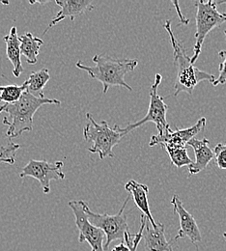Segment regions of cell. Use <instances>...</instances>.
Masks as SVG:
<instances>
[{
    "label": "cell",
    "mask_w": 226,
    "mask_h": 251,
    "mask_svg": "<svg viewBox=\"0 0 226 251\" xmlns=\"http://www.w3.org/2000/svg\"><path fill=\"white\" fill-rule=\"evenodd\" d=\"M27 82L26 80L22 85L12 84L6 86H0V102L5 104H11L20 100L24 92L26 91Z\"/></svg>",
    "instance_id": "obj_20"
},
{
    "label": "cell",
    "mask_w": 226,
    "mask_h": 251,
    "mask_svg": "<svg viewBox=\"0 0 226 251\" xmlns=\"http://www.w3.org/2000/svg\"><path fill=\"white\" fill-rule=\"evenodd\" d=\"M163 27L169 35L170 42L173 48L174 66L177 69V76L174 84V96L177 97L182 92L193 94L194 88L201 81H209L212 84L216 80L214 75L201 71L191 62V57L188 56L185 48L180 43L172 31L171 22L166 21Z\"/></svg>",
    "instance_id": "obj_2"
},
{
    "label": "cell",
    "mask_w": 226,
    "mask_h": 251,
    "mask_svg": "<svg viewBox=\"0 0 226 251\" xmlns=\"http://www.w3.org/2000/svg\"><path fill=\"white\" fill-rule=\"evenodd\" d=\"M50 79V72L48 69L43 68L38 72H32L29 75L28 79H26L27 82V88L26 91L29 94L32 95L36 98H45L44 94V87Z\"/></svg>",
    "instance_id": "obj_18"
},
{
    "label": "cell",
    "mask_w": 226,
    "mask_h": 251,
    "mask_svg": "<svg viewBox=\"0 0 226 251\" xmlns=\"http://www.w3.org/2000/svg\"><path fill=\"white\" fill-rule=\"evenodd\" d=\"M125 189L129 191L130 197H132L135 205L143 213L142 215L146 218L147 221L152 225L153 228H156L157 222L154 220L151 214L148 202V187L146 185L139 184L134 180H130L125 185Z\"/></svg>",
    "instance_id": "obj_15"
},
{
    "label": "cell",
    "mask_w": 226,
    "mask_h": 251,
    "mask_svg": "<svg viewBox=\"0 0 226 251\" xmlns=\"http://www.w3.org/2000/svg\"><path fill=\"white\" fill-rule=\"evenodd\" d=\"M219 55L223 59V61L220 64V75L219 77L216 78V80L214 81V86L226 83V50L220 51Z\"/></svg>",
    "instance_id": "obj_24"
},
{
    "label": "cell",
    "mask_w": 226,
    "mask_h": 251,
    "mask_svg": "<svg viewBox=\"0 0 226 251\" xmlns=\"http://www.w3.org/2000/svg\"><path fill=\"white\" fill-rule=\"evenodd\" d=\"M4 108H5V104H3V105H1V106H0V114L4 111Z\"/></svg>",
    "instance_id": "obj_27"
},
{
    "label": "cell",
    "mask_w": 226,
    "mask_h": 251,
    "mask_svg": "<svg viewBox=\"0 0 226 251\" xmlns=\"http://www.w3.org/2000/svg\"><path fill=\"white\" fill-rule=\"evenodd\" d=\"M129 199H130V195L126 198L120 211L114 216H110L105 213L104 214L94 213L89 209L88 204L82 200V208L88 220L94 226L100 229L105 235V244L103 246L104 251H106V250L109 248L110 244L114 241L120 240L121 242H124L125 235L129 232L128 222H127V216L124 215V210L128 205Z\"/></svg>",
    "instance_id": "obj_5"
},
{
    "label": "cell",
    "mask_w": 226,
    "mask_h": 251,
    "mask_svg": "<svg viewBox=\"0 0 226 251\" xmlns=\"http://www.w3.org/2000/svg\"><path fill=\"white\" fill-rule=\"evenodd\" d=\"M225 34H226V31H225Z\"/></svg>",
    "instance_id": "obj_29"
},
{
    "label": "cell",
    "mask_w": 226,
    "mask_h": 251,
    "mask_svg": "<svg viewBox=\"0 0 226 251\" xmlns=\"http://www.w3.org/2000/svg\"><path fill=\"white\" fill-rule=\"evenodd\" d=\"M171 204L173 206L174 214L178 215L180 221V228L175 241L179 239L188 238L194 245L197 246L202 241V236L199 230V227L196 223L194 217L186 210L183 205V202L178 197V195H173L171 199Z\"/></svg>",
    "instance_id": "obj_11"
},
{
    "label": "cell",
    "mask_w": 226,
    "mask_h": 251,
    "mask_svg": "<svg viewBox=\"0 0 226 251\" xmlns=\"http://www.w3.org/2000/svg\"><path fill=\"white\" fill-rule=\"evenodd\" d=\"M63 165V161L49 162L47 160L31 159L22 169L20 178H34L41 184L44 193L48 194L50 192V182L52 180H64L65 174L62 171Z\"/></svg>",
    "instance_id": "obj_8"
},
{
    "label": "cell",
    "mask_w": 226,
    "mask_h": 251,
    "mask_svg": "<svg viewBox=\"0 0 226 251\" xmlns=\"http://www.w3.org/2000/svg\"><path fill=\"white\" fill-rule=\"evenodd\" d=\"M56 99L36 98L27 91L24 92L20 100L11 104H5L6 116L3 118V125L7 126L6 136L10 139L20 136L25 131H32L33 117L36 111L46 104H60Z\"/></svg>",
    "instance_id": "obj_3"
},
{
    "label": "cell",
    "mask_w": 226,
    "mask_h": 251,
    "mask_svg": "<svg viewBox=\"0 0 226 251\" xmlns=\"http://www.w3.org/2000/svg\"><path fill=\"white\" fill-rule=\"evenodd\" d=\"M194 151L195 161L189 165L190 176L203 171L214 158V152L210 148V141L207 138L196 139L195 137L188 143Z\"/></svg>",
    "instance_id": "obj_13"
},
{
    "label": "cell",
    "mask_w": 226,
    "mask_h": 251,
    "mask_svg": "<svg viewBox=\"0 0 226 251\" xmlns=\"http://www.w3.org/2000/svg\"><path fill=\"white\" fill-rule=\"evenodd\" d=\"M161 146L167 152L172 164L178 168L191 165L194 162L189 156L186 147H178V146H172V145H166V144L161 145Z\"/></svg>",
    "instance_id": "obj_19"
},
{
    "label": "cell",
    "mask_w": 226,
    "mask_h": 251,
    "mask_svg": "<svg viewBox=\"0 0 226 251\" xmlns=\"http://www.w3.org/2000/svg\"><path fill=\"white\" fill-rule=\"evenodd\" d=\"M218 3L215 1H195L196 7V32L194 44V55L191 57V62L194 64L198 59L206 36L213 29L221 26L226 23V14H222L218 11Z\"/></svg>",
    "instance_id": "obj_6"
},
{
    "label": "cell",
    "mask_w": 226,
    "mask_h": 251,
    "mask_svg": "<svg viewBox=\"0 0 226 251\" xmlns=\"http://www.w3.org/2000/svg\"><path fill=\"white\" fill-rule=\"evenodd\" d=\"M165 227L158 222L157 227L153 228L152 225L146 221L142 238L145 243V250L147 251H174L171 243L167 242L165 238Z\"/></svg>",
    "instance_id": "obj_14"
},
{
    "label": "cell",
    "mask_w": 226,
    "mask_h": 251,
    "mask_svg": "<svg viewBox=\"0 0 226 251\" xmlns=\"http://www.w3.org/2000/svg\"><path fill=\"white\" fill-rule=\"evenodd\" d=\"M206 126V118H200L195 125L188 128H178L171 130L168 128L162 134L153 135L150 139L149 146L154 147L156 145H172L178 147H186L190 140L195 137L199 132L203 131Z\"/></svg>",
    "instance_id": "obj_10"
},
{
    "label": "cell",
    "mask_w": 226,
    "mask_h": 251,
    "mask_svg": "<svg viewBox=\"0 0 226 251\" xmlns=\"http://www.w3.org/2000/svg\"><path fill=\"white\" fill-rule=\"evenodd\" d=\"M68 205L75 215V225L79 231L78 242L80 244L84 242L88 243L93 251H104L103 242L105 235L88 220L82 208V200H73L70 201Z\"/></svg>",
    "instance_id": "obj_9"
},
{
    "label": "cell",
    "mask_w": 226,
    "mask_h": 251,
    "mask_svg": "<svg viewBox=\"0 0 226 251\" xmlns=\"http://www.w3.org/2000/svg\"><path fill=\"white\" fill-rule=\"evenodd\" d=\"M224 237H225V239H226V233H224Z\"/></svg>",
    "instance_id": "obj_28"
},
{
    "label": "cell",
    "mask_w": 226,
    "mask_h": 251,
    "mask_svg": "<svg viewBox=\"0 0 226 251\" xmlns=\"http://www.w3.org/2000/svg\"></svg>",
    "instance_id": "obj_30"
},
{
    "label": "cell",
    "mask_w": 226,
    "mask_h": 251,
    "mask_svg": "<svg viewBox=\"0 0 226 251\" xmlns=\"http://www.w3.org/2000/svg\"><path fill=\"white\" fill-rule=\"evenodd\" d=\"M55 3L61 8L57 13L56 17L49 25L48 28L44 31V35L47 34L52 26L56 25L65 19L69 18L71 21H74L76 17H79L85 14L88 11H91L95 8L93 1L91 0H57Z\"/></svg>",
    "instance_id": "obj_12"
},
{
    "label": "cell",
    "mask_w": 226,
    "mask_h": 251,
    "mask_svg": "<svg viewBox=\"0 0 226 251\" xmlns=\"http://www.w3.org/2000/svg\"><path fill=\"white\" fill-rule=\"evenodd\" d=\"M146 218L141 215L140 217V228H139V231L137 234L134 235V237L132 238V236L130 235V233H127L125 235V240L124 242H126V245L129 247L130 249V251H136L137 250V247L142 239V235H143V231H144V228H145V224H146Z\"/></svg>",
    "instance_id": "obj_22"
},
{
    "label": "cell",
    "mask_w": 226,
    "mask_h": 251,
    "mask_svg": "<svg viewBox=\"0 0 226 251\" xmlns=\"http://www.w3.org/2000/svg\"><path fill=\"white\" fill-rule=\"evenodd\" d=\"M88 124L83 128V137L86 141L92 142L88 151L98 154L100 159L105 157H114L113 148L121 141L123 137L120 131V126L115 124L110 127L106 121L98 123L91 113H86Z\"/></svg>",
    "instance_id": "obj_4"
},
{
    "label": "cell",
    "mask_w": 226,
    "mask_h": 251,
    "mask_svg": "<svg viewBox=\"0 0 226 251\" xmlns=\"http://www.w3.org/2000/svg\"><path fill=\"white\" fill-rule=\"evenodd\" d=\"M162 76L160 74H156L155 81L150 88V103L147 114L136 123L129 124L125 128L120 127V131L123 137L138 126H141L148 122L154 123L159 131V134H162L168 128H170L166 119V113L168 105L164 102L163 98L159 95V87L162 83Z\"/></svg>",
    "instance_id": "obj_7"
},
{
    "label": "cell",
    "mask_w": 226,
    "mask_h": 251,
    "mask_svg": "<svg viewBox=\"0 0 226 251\" xmlns=\"http://www.w3.org/2000/svg\"><path fill=\"white\" fill-rule=\"evenodd\" d=\"M111 251H130V249H129L127 245L124 244V242H121L120 245L114 247L113 250Z\"/></svg>",
    "instance_id": "obj_26"
},
{
    "label": "cell",
    "mask_w": 226,
    "mask_h": 251,
    "mask_svg": "<svg viewBox=\"0 0 226 251\" xmlns=\"http://www.w3.org/2000/svg\"><path fill=\"white\" fill-rule=\"evenodd\" d=\"M173 5L175 6V9H176V11H177V13H178V16H179V19H180V24H182V25H189L190 24V20H188V19H186L184 16H183V14H182V12H181V10H180V7H179V2L178 1H173Z\"/></svg>",
    "instance_id": "obj_25"
},
{
    "label": "cell",
    "mask_w": 226,
    "mask_h": 251,
    "mask_svg": "<svg viewBox=\"0 0 226 251\" xmlns=\"http://www.w3.org/2000/svg\"><path fill=\"white\" fill-rule=\"evenodd\" d=\"M92 61L95 64L94 66H86L81 61H77L75 66L85 71L91 78L100 81L102 84L104 94L112 86H122L132 91L131 86L125 81V75L137 67V59L113 58L109 55L95 54Z\"/></svg>",
    "instance_id": "obj_1"
},
{
    "label": "cell",
    "mask_w": 226,
    "mask_h": 251,
    "mask_svg": "<svg viewBox=\"0 0 226 251\" xmlns=\"http://www.w3.org/2000/svg\"><path fill=\"white\" fill-rule=\"evenodd\" d=\"M21 148L20 144L10 142L5 146L0 147V163L14 164L16 161L17 151Z\"/></svg>",
    "instance_id": "obj_21"
},
{
    "label": "cell",
    "mask_w": 226,
    "mask_h": 251,
    "mask_svg": "<svg viewBox=\"0 0 226 251\" xmlns=\"http://www.w3.org/2000/svg\"><path fill=\"white\" fill-rule=\"evenodd\" d=\"M6 43V55L9 61L13 65V75L15 77H20L24 72V66L21 60V49H20V40L17 32V27L13 26L8 35L4 38Z\"/></svg>",
    "instance_id": "obj_16"
},
{
    "label": "cell",
    "mask_w": 226,
    "mask_h": 251,
    "mask_svg": "<svg viewBox=\"0 0 226 251\" xmlns=\"http://www.w3.org/2000/svg\"><path fill=\"white\" fill-rule=\"evenodd\" d=\"M19 40L21 44V54L25 56L26 62L28 64H36L40 53V49L44 45V41L38 37H35L30 32L22 35L19 37Z\"/></svg>",
    "instance_id": "obj_17"
},
{
    "label": "cell",
    "mask_w": 226,
    "mask_h": 251,
    "mask_svg": "<svg viewBox=\"0 0 226 251\" xmlns=\"http://www.w3.org/2000/svg\"><path fill=\"white\" fill-rule=\"evenodd\" d=\"M213 152L218 167L222 170H226V143L217 144Z\"/></svg>",
    "instance_id": "obj_23"
}]
</instances>
